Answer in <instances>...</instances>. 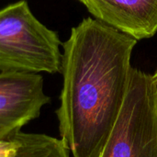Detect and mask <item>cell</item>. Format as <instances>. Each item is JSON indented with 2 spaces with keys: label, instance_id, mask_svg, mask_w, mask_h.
Returning <instances> with one entry per match:
<instances>
[{
  "label": "cell",
  "instance_id": "4",
  "mask_svg": "<svg viewBox=\"0 0 157 157\" xmlns=\"http://www.w3.org/2000/svg\"><path fill=\"white\" fill-rule=\"evenodd\" d=\"M50 102L43 77L27 72L0 73V141L9 140L38 118Z\"/></svg>",
  "mask_w": 157,
  "mask_h": 157
},
{
  "label": "cell",
  "instance_id": "8",
  "mask_svg": "<svg viewBox=\"0 0 157 157\" xmlns=\"http://www.w3.org/2000/svg\"><path fill=\"white\" fill-rule=\"evenodd\" d=\"M153 76H154V78H155V82H156V84H157V71L155 72V75H153Z\"/></svg>",
  "mask_w": 157,
  "mask_h": 157
},
{
  "label": "cell",
  "instance_id": "6",
  "mask_svg": "<svg viewBox=\"0 0 157 157\" xmlns=\"http://www.w3.org/2000/svg\"><path fill=\"white\" fill-rule=\"evenodd\" d=\"M14 137L17 145L6 157H70L69 150L62 139L22 132Z\"/></svg>",
  "mask_w": 157,
  "mask_h": 157
},
{
  "label": "cell",
  "instance_id": "3",
  "mask_svg": "<svg viewBox=\"0 0 157 157\" xmlns=\"http://www.w3.org/2000/svg\"><path fill=\"white\" fill-rule=\"evenodd\" d=\"M99 157H157V84L134 67L124 103Z\"/></svg>",
  "mask_w": 157,
  "mask_h": 157
},
{
  "label": "cell",
  "instance_id": "7",
  "mask_svg": "<svg viewBox=\"0 0 157 157\" xmlns=\"http://www.w3.org/2000/svg\"><path fill=\"white\" fill-rule=\"evenodd\" d=\"M17 145L16 140L11 138L6 141H0V157H6L11 154Z\"/></svg>",
  "mask_w": 157,
  "mask_h": 157
},
{
  "label": "cell",
  "instance_id": "5",
  "mask_svg": "<svg viewBox=\"0 0 157 157\" xmlns=\"http://www.w3.org/2000/svg\"><path fill=\"white\" fill-rule=\"evenodd\" d=\"M96 19L137 40L157 32V0H78Z\"/></svg>",
  "mask_w": 157,
  "mask_h": 157
},
{
  "label": "cell",
  "instance_id": "1",
  "mask_svg": "<svg viewBox=\"0 0 157 157\" xmlns=\"http://www.w3.org/2000/svg\"><path fill=\"white\" fill-rule=\"evenodd\" d=\"M137 40L91 17L63 43V88L56 114L74 157H99L128 91Z\"/></svg>",
  "mask_w": 157,
  "mask_h": 157
},
{
  "label": "cell",
  "instance_id": "2",
  "mask_svg": "<svg viewBox=\"0 0 157 157\" xmlns=\"http://www.w3.org/2000/svg\"><path fill=\"white\" fill-rule=\"evenodd\" d=\"M60 38L20 0L0 9V72L61 73Z\"/></svg>",
  "mask_w": 157,
  "mask_h": 157
}]
</instances>
